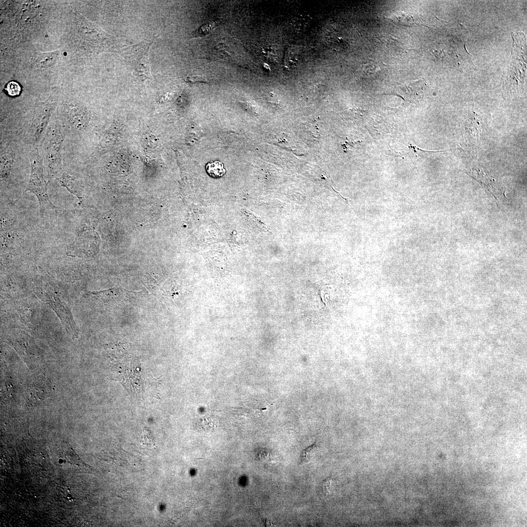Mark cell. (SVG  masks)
<instances>
[{"label": "cell", "mask_w": 527, "mask_h": 527, "mask_svg": "<svg viewBox=\"0 0 527 527\" xmlns=\"http://www.w3.org/2000/svg\"><path fill=\"white\" fill-rule=\"evenodd\" d=\"M56 179L61 186L66 188L71 194L78 199H80L82 198V186L80 182L76 178L64 172Z\"/></svg>", "instance_id": "cell-8"}, {"label": "cell", "mask_w": 527, "mask_h": 527, "mask_svg": "<svg viewBox=\"0 0 527 527\" xmlns=\"http://www.w3.org/2000/svg\"><path fill=\"white\" fill-rule=\"evenodd\" d=\"M205 169L209 176L215 179L223 177L226 173L223 164L218 161L207 163L205 165Z\"/></svg>", "instance_id": "cell-10"}, {"label": "cell", "mask_w": 527, "mask_h": 527, "mask_svg": "<svg viewBox=\"0 0 527 527\" xmlns=\"http://www.w3.org/2000/svg\"><path fill=\"white\" fill-rule=\"evenodd\" d=\"M337 486L336 480L332 477H327L323 481L322 488L325 494H330L335 492Z\"/></svg>", "instance_id": "cell-12"}, {"label": "cell", "mask_w": 527, "mask_h": 527, "mask_svg": "<svg viewBox=\"0 0 527 527\" xmlns=\"http://www.w3.org/2000/svg\"><path fill=\"white\" fill-rule=\"evenodd\" d=\"M5 90L8 95L15 97L20 94L21 88L20 84L17 82L11 81L6 84Z\"/></svg>", "instance_id": "cell-14"}, {"label": "cell", "mask_w": 527, "mask_h": 527, "mask_svg": "<svg viewBox=\"0 0 527 527\" xmlns=\"http://www.w3.org/2000/svg\"><path fill=\"white\" fill-rule=\"evenodd\" d=\"M318 450V446L316 443L304 449L301 454V462L307 463L311 461L316 455Z\"/></svg>", "instance_id": "cell-11"}, {"label": "cell", "mask_w": 527, "mask_h": 527, "mask_svg": "<svg viewBox=\"0 0 527 527\" xmlns=\"http://www.w3.org/2000/svg\"><path fill=\"white\" fill-rule=\"evenodd\" d=\"M186 81L191 83L196 82L208 83L209 81V80L203 76H194L187 78L186 79Z\"/></svg>", "instance_id": "cell-16"}, {"label": "cell", "mask_w": 527, "mask_h": 527, "mask_svg": "<svg viewBox=\"0 0 527 527\" xmlns=\"http://www.w3.org/2000/svg\"><path fill=\"white\" fill-rule=\"evenodd\" d=\"M61 137L56 133L52 135L46 148V158L47 159L48 174L52 177L57 179L64 172L61 160Z\"/></svg>", "instance_id": "cell-4"}, {"label": "cell", "mask_w": 527, "mask_h": 527, "mask_svg": "<svg viewBox=\"0 0 527 527\" xmlns=\"http://www.w3.org/2000/svg\"><path fill=\"white\" fill-rule=\"evenodd\" d=\"M49 385L44 378L38 377L34 380L28 388V395L31 403L36 404L45 398L49 391Z\"/></svg>", "instance_id": "cell-7"}, {"label": "cell", "mask_w": 527, "mask_h": 527, "mask_svg": "<svg viewBox=\"0 0 527 527\" xmlns=\"http://www.w3.org/2000/svg\"><path fill=\"white\" fill-rule=\"evenodd\" d=\"M31 173L25 191L35 195L39 203L40 212L43 216L50 209L58 208L50 200L47 183L45 179L42 159L38 151L34 150L30 156Z\"/></svg>", "instance_id": "cell-1"}, {"label": "cell", "mask_w": 527, "mask_h": 527, "mask_svg": "<svg viewBox=\"0 0 527 527\" xmlns=\"http://www.w3.org/2000/svg\"><path fill=\"white\" fill-rule=\"evenodd\" d=\"M486 189L497 200L503 197H506L505 190L498 180L495 179L488 171L481 168H474L469 175Z\"/></svg>", "instance_id": "cell-5"}, {"label": "cell", "mask_w": 527, "mask_h": 527, "mask_svg": "<svg viewBox=\"0 0 527 527\" xmlns=\"http://www.w3.org/2000/svg\"><path fill=\"white\" fill-rule=\"evenodd\" d=\"M88 236L86 232L79 234L73 243L68 246L67 255L71 257L83 258L95 255L97 252V247L92 246L91 240Z\"/></svg>", "instance_id": "cell-6"}, {"label": "cell", "mask_w": 527, "mask_h": 527, "mask_svg": "<svg viewBox=\"0 0 527 527\" xmlns=\"http://www.w3.org/2000/svg\"><path fill=\"white\" fill-rule=\"evenodd\" d=\"M151 41L142 42L119 49V55L143 80L151 77L149 50Z\"/></svg>", "instance_id": "cell-3"}, {"label": "cell", "mask_w": 527, "mask_h": 527, "mask_svg": "<svg viewBox=\"0 0 527 527\" xmlns=\"http://www.w3.org/2000/svg\"><path fill=\"white\" fill-rule=\"evenodd\" d=\"M469 129L471 130V133L473 134L476 137H478L479 136V133L481 131V127L480 126L479 122L478 119L475 118V116L474 117L473 119L471 120V126H469Z\"/></svg>", "instance_id": "cell-15"}, {"label": "cell", "mask_w": 527, "mask_h": 527, "mask_svg": "<svg viewBox=\"0 0 527 527\" xmlns=\"http://www.w3.org/2000/svg\"><path fill=\"white\" fill-rule=\"evenodd\" d=\"M425 86L424 81L422 79L407 81L402 85L401 87L411 99L414 101H419L423 96Z\"/></svg>", "instance_id": "cell-9"}, {"label": "cell", "mask_w": 527, "mask_h": 527, "mask_svg": "<svg viewBox=\"0 0 527 527\" xmlns=\"http://www.w3.org/2000/svg\"><path fill=\"white\" fill-rule=\"evenodd\" d=\"M215 26L216 23L214 21L205 23L194 31L193 33V35L194 37L204 36L210 32Z\"/></svg>", "instance_id": "cell-13"}, {"label": "cell", "mask_w": 527, "mask_h": 527, "mask_svg": "<svg viewBox=\"0 0 527 527\" xmlns=\"http://www.w3.org/2000/svg\"><path fill=\"white\" fill-rule=\"evenodd\" d=\"M55 288L53 284H43L38 285L36 289L39 296L56 313L68 334L73 339L76 338L78 335V328L70 309Z\"/></svg>", "instance_id": "cell-2"}]
</instances>
